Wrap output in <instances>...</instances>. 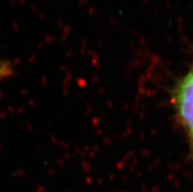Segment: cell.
I'll return each instance as SVG.
<instances>
[{"label":"cell","instance_id":"cell-1","mask_svg":"<svg viewBox=\"0 0 193 192\" xmlns=\"http://www.w3.org/2000/svg\"><path fill=\"white\" fill-rule=\"evenodd\" d=\"M174 104L180 122L193 143V68L178 83Z\"/></svg>","mask_w":193,"mask_h":192}]
</instances>
